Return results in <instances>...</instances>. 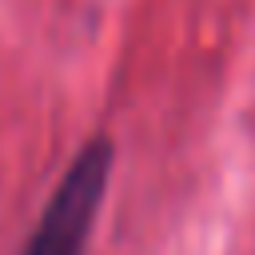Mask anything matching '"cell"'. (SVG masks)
Here are the masks:
<instances>
[{
  "label": "cell",
  "instance_id": "1",
  "mask_svg": "<svg viewBox=\"0 0 255 255\" xmlns=\"http://www.w3.org/2000/svg\"><path fill=\"white\" fill-rule=\"evenodd\" d=\"M112 159H116V147L108 135H92L76 151V159L68 163L56 191L48 195L20 255H84L92 223L112 183Z\"/></svg>",
  "mask_w": 255,
  "mask_h": 255
}]
</instances>
